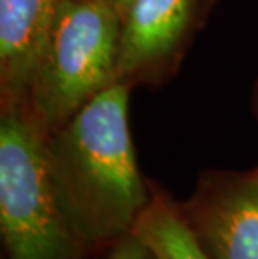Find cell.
<instances>
[{
	"instance_id": "cell-6",
	"label": "cell",
	"mask_w": 258,
	"mask_h": 259,
	"mask_svg": "<svg viewBox=\"0 0 258 259\" xmlns=\"http://www.w3.org/2000/svg\"><path fill=\"white\" fill-rule=\"evenodd\" d=\"M193 0H131L121 15L116 79L166 56L179 40Z\"/></svg>"
},
{
	"instance_id": "cell-3",
	"label": "cell",
	"mask_w": 258,
	"mask_h": 259,
	"mask_svg": "<svg viewBox=\"0 0 258 259\" xmlns=\"http://www.w3.org/2000/svg\"><path fill=\"white\" fill-rule=\"evenodd\" d=\"M119 35L121 15L111 0H60L25 97L49 132L118 80Z\"/></svg>"
},
{
	"instance_id": "cell-5",
	"label": "cell",
	"mask_w": 258,
	"mask_h": 259,
	"mask_svg": "<svg viewBox=\"0 0 258 259\" xmlns=\"http://www.w3.org/2000/svg\"><path fill=\"white\" fill-rule=\"evenodd\" d=\"M59 4L60 0H0V82L9 104L27 97Z\"/></svg>"
},
{
	"instance_id": "cell-7",
	"label": "cell",
	"mask_w": 258,
	"mask_h": 259,
	"mask_svg": "<svg viewBox=\"0 0 258 259\" xmlns=\"http://www.w3.org/2000/svg\"><path fill=\"white\" fill-rule=\"evenodd\" d=\"M158 259H210L191 233L179 206L164 194L151 196L133 231Z\"/></svg>"
},
{
	"instance_id": "cell-1",
	"label": "cell",
	"mask_w": 258,
	"mask_h": 259,
	"mask_svg": "<svg viewBox=\"0 0 258 259\" xmlns=\"http://www.w3.org/2000/svg\"><path fill=\"white\" fill-rule=\"evenodd\" d=\"M54 181L86 247L133 231L150 202L128 120V87L111 82L47 134Z\"/></svg>"
},
{
	"instance_id": "cell-4",
	"label": "cell",
	"mask_w": 258,
	"mask_h": 259,
	"mask_svg": "<svg viewBox=\"0 0 258 259\" xmlns=\"http://www.w3.org/2000/svg\"><path fill=\"white\" fill-rule=\"evenodd\" d=\"M179 209L210 259H258V166L208 174Z\"/></svg>"
},
{
	"instance_id": "cell-9",
	"label": "cell",
	"mask_w": 258,
	"mask_h": 259,
	"mask_svg": "<svg viewBox=\"0 0 258 259\" xmlns=\"http://www.w3.org/2000/svg\"><path fill=\"white\" fill-rule=\"evenodd\" d=\"M129 2H131V0H111V4L114 5V9L119 12V15L124 14V10H126V7H128Z\"/></svg>"
},
{
	"instance_id": "cell-2",
	"label": "cell",
	"mask_w": 258,
	"mask_h": 259,
	"mask_svg": "<svg viewBox=\"0 0 258 259\" xmlns=\"http://www.w3.org/2000/svg\"><path fill=\"white\" fill-rule=\"evenodd\" d=\"M49 131L29 109L9 104L0 120V231L7 259H81L76 233L54 181Z\"/></svg>"
},
{
	"instance_id": "cell-8",
	"label": "cell",
	"mask_w": 258,
	"mask_h": 259,
	"mask_svg": "<svg viewBox=\"0 0 258 259\" xmlns=\"http://www.w3.org/2000/svg\"><path fill=\"white\" fill-rule=\"evenodd\" d=\"M107 259H158L151 247L138 236L129 233L114 241Z\"/></svg>"
}]
</instances>
